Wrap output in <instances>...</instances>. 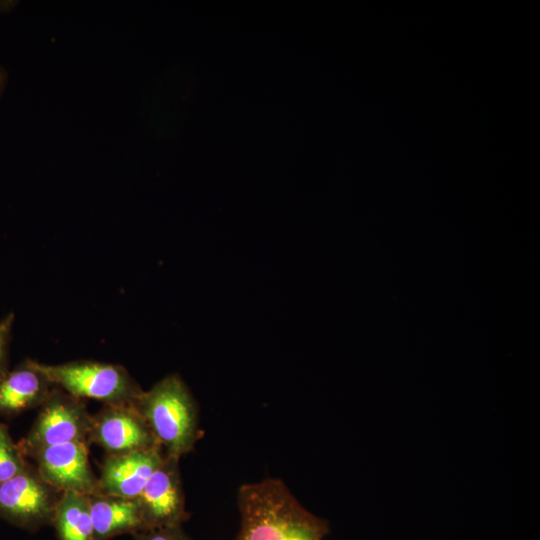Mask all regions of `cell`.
Returning a JSON list of instances; mask_svg holds the SVG:
<instances>
[{"label":"cell","instance_id":"277c9868","mask_svg":"<svg viewBox=\"0 0 540 540\" xmlns=\"http://www.w3.org/2000/svg\"><path fill=\"white\" fill-rule=\"evenodd\" d=\"M41 407L23 449L30 453L45 446L86 441L92 418L81 399L54 387Z\"/></svg>","mask_w":540,"mask_h":540},{"label":"cell","instance_id":"ba28073f","mask_svg":"<svg viewBox=\"0 0 540 540\" xmlns=\"http://www.w3.org/2000/svg\"><path fill=\"white\" fill-rule=\"evenodd\" d=\"M89 436L112 455L159 447L148 425L133 406L108 405L92 418Z\"/></svg>","mask_w":540,"mask_h":540},{"label":"cell","instance_id":"e0dca14e","mask_svg":"<svg viewBox=\"0 0 540 540\" xmlns=\"http://www.w3.org/2000/svg\"><path fill=\"white\" fill-rule=\"evenodd\" d=\"M17 4L18 2L13 0H0V13L11 11Z\"/></svg>","mask_w":540,"mask_h":540},{"label":"cell","instance_id":"52a82bcc","mask_svg":"<svg viewBox=\"0 0 540 540\" xmlns=\"http://www.w3.org/2000/svg\"><path fill=\"white\" fill-rule=\"evenodd\" d=\"M178 460L165 455L136 498L145 529L182 525L186 518Z\"/></svg>","mask_w":540,"mask_h":540},{"label":"cell","instance_id":"30bf717a","mask_svg":"<svg viewBox=\"0 0 540 540\" xmlns=\"http://www.w3.org/2000/svg\"><path fill=\"white\" fill-rule=\"evenodd\" d=\"M54 387L36 360H24L0 379V416L12 417L41 406Z\"/></svg>","mask_w":540,"mask_h":540},{"label":"cell","instance_id":"7a4b0ae2","mask_svg":"<svg viewBox=\"0 0 540 540\" xmlns=\"http://www.w3.org/2000/svg\"><path fill=\"white\" fill-rule=\"evenodd\" d=\"M133 407L166 456L179 459L192 449L198 436L197 409L178 375H169L143 391Z\"/></svg>","mask_w":540,"mask_h":540},{"label":"cell","instance_id":"6da1fadb","mask_svg":"<svg viewBox=\"0 0 540 540\" xmlns=\"http://www.w3.org/2000/svg\"><path fill=\"white\" fill-rule=\"evenodd\" d=\"M237 540H324L328 522L305 509L276 479L245 484L238 492Z\"/></svg>","mask_w":540,"mask_h":540},{"label":"cell","instance_id":"8fae6325","mask_svg":"<svg viewBox=\"0 0 540 540\" xmlns=\"http://www.w3.org/2000/svg\"><path fill=\"white\" fill-rule=\"evenodd\" d=\"M93 540H109L123 533L144 530V521L136 499L101 493L89 495Z\"/></svg>","mask_w":540,"mask_h":540},{"label":"cell","instance_id":"7c38bea8","mask_svg":"<svg viewBox=\"0 0 540 540\" xmlns=\"http://www.w3.org/2000/svg\"><path fill=\"white\" fill-rule=\"evenodd\" d=\"M52 523L60 540H93L89 495L64 491L56 504Z\"/></svg>","mask_w":540,"mask_h":540},{"label":"cell","instance_id":"3957f363","mask_svg":"<svg viewBox=\"0 0 540 540\" xmlns=\"http://www.w3.org/2000/svg\"><path fill=\"white\" fill-rule=\"evenodd\" d=\"M37 365L55 387L79 399L133 406L143 392L121 365L90 360Z\"/></svg>","mask_w":540,"mask_h":540},{"label":"cell","instance_id":"8992f818","mask_svg":"<svg viewBox=\"0 0 540 540\" xmlns=\"http://www.w3.org/2000/svg\"><path fill=\"white\" fill-rule=\"evenodd\" d=\"M30 454L36 460L37 473L51 487L63 492L98 493V480L89 466L86 442L45 446Z\"/></svg>","mask_w":540,"mask_h":540},{"label":"cell","instance_id":"5bb4252c","mask_svg":"<svg viewBox=\"0 0 540 540\" xmlns=\"http://www.w3.org/2000/svg\"><path fill=\"white\" fill-rule=\"evenodd\" d=\"M14 322L13 312L0 318V379L9 370V352Z\"/></svg>","mask_w":540,"mask_h":540},{"label":"cell","instance_id":"2e32d148","mask_svg":"<svg viewBox=\"0 0 540 540\" xmlns=\"http://www.w3.org/2000/svg\"><path fill=\"white\" fill-rule=\"evenodd\" d=\"M8 83V73L4 66L0 64V102L4 95Z\"/></svg>","mask_w":540,"mask_h":540},{"label":"cell","instance_id":"4fadbf2b","mask_svg":"<svg viewBox=\"0 0 540 540\" xmlns=\"http://www.w3.org/2000/svg\"><path fill=\"white\" fill-rule=\"evenodd\" d=\"M26 467L20 448L14 444L8 428L0 424V484L19 474Z\"/></svg>","mask_w":540,"mask_h":540},{"label":"cell","instance_id":"9a60e30c","mask_svg":"<svg viewBox=\"0 0 540 540\" xmlns=\"http://www.w3.org/2000/svg\"><path fill=\"white\" fill-rule=\"evenodd\" d=\"M134 535L136 540H189L181 525L148 528Z\"/></svg>","mask_w":540,"mask_h":540},{"label":"cell","instance_id":"5b68a950","mask_svg":"<svg viewBox=\"0 0 540 540\" xmlns=\"http://www.w3.org/2000/svg\"><path fill=\"white\" fill-rule=\"evenodd\" d=\"M52 488L26 467L0 484V517L25 529L52 522L58 502Z\"/></svg>","mask_w":540,"mask_h":540},{"label":"cell","instance_id":"9c48e42d","mask_svg":"<svg viewBox=\"0 0 540 540\" xmlns=\"http://www.w3.org/2000/svg\"><path fill=\"white\" fill-rule=\"evenodd\" d=\"M164 458L160 447L109 456L98 480V493L136 499Z\"/></svg>","mask_w":540,"mask_h":540}]
</instances>
